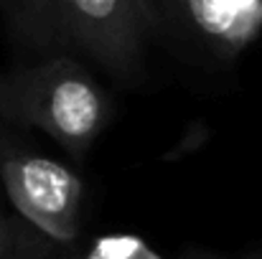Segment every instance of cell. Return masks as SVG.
<instances>
[{
	"mask_svg": "<svg viewBox=\"0 0 262 259\" xmlns=\"http://www.w3.org/2000/svg\"><path fill=\"white\" fill-rule=\"evenodd\" d=\"M242 259H262V254H250V257H242Z\"/></svg>",
	"mask_w": 262,
	"mask_h": 259,
	"instance_id": "11",
	"label": "cell"
},
{
	"mask_svg": "<svg viewBox=\"0 0 262 259\" xmlns=\"http://www.w3.org/2000/svg\"><path fill=\"white\" fill-rule=\"evenodd\" d=\"M10 145V140H8V135H5V130H3V122H0V155H3V150Z\"/></svg>",
	"mask_w": 262,
	"mask_h": 259,
	"instance_id": "8",
	"label": "cell"
},
{
	"mask_svg": "<svg viewBox=\"0 0 262 259\" xmlns=\"http://www.w3.org/2000/svg\"><path fill=\"white\" fill-rule=\"evenodd\" d=\"M186 259H211V257H204V254H193V257H186Z\"/></svg>",
	"mask_w": 262,
	"mask_h": 259,
	"instance_id": "10",
	"label": "cell"
},
{
	"mask_svg": "<svg viewBox=\"0 0 262 259\" xmlns=\"http://www.w3.org/2000/svg\"><path fill=\"white\" fill-rule=\"evenodd\" d=\"M0 180L18 216L54 244H72L82 231L84 183L69 166L41 153L8 145Z\"/></svg>",
	"mask_w": 262,
	"mask_h": 259,
	"instance_id": "2",
	"label": "cell"
},
{
	"mask_svg": "<svg viewBox=\"0 0 262 259\" xmlns=\"http://www.w3.org/2000/svg\"><path fill=\"white\" fill-rule=\"evenodd\" d=\"M161 28L229 61L260 36L262 0H158L156 31Z\"/></svg>",
	"mask_w": 262,
	"mask_h": 259,
	"instance_id": "4",
	"label": "cell"
},
{
	"mask_svg": "<svg viewBox=\"0 0 262 259\" xmlns=\"http://www.w3.org/2000/svg\"><path fill=\"white\" fill-rule=\"evenodd\" d=\"M0 8L15 41L36 51L69 46L59 0H0Z\"/></svg>",
	"mask_w": 262,
	"mask_h": 259,
	"instance_id": "5",
	"label": "cell"
},
{
	"mask_svg": "<svg viewBox=\"0 0 262 259\" xmlns=\"http://www.w3.org/2000/svg\"><path fill=\"white\" fill-rule=\"evenodd\" d=\"M36 237H31L28 229H23L13 216H8L0 206V259L18 257Z\"/></svg>",
	"mask_w": 262,
	"mask_h": 259,
	"instance_id": "6",
	"label": "cell"
},
{
	"mask_svg": "<svg viewBox=\"0 0 262 259\" xmlns=\"http://www.w3.org/2000/svg\"><path fill=\"white\" fill-rule=\"evenodd\" d=\"M156 3H158V0H143V5L148 8V13H150V18H153V23H156Z\"/></svg>",
	"mask_w": 262,
	"mask_h": 259,
	"instance_id": "9",
	"label": "cell"
},
{
	"mask_svg": "<svg viewBox=\"0 0 262 259\" xmlns=\"http://www.w3.org/2000/svg\"><path fill=\"white\" fill-rule=\"evenodd\" d=\"M110 117V94L74 56H46L0 74V122L36 127L72 158H84Z\"/></svg>",
	"mask_w": 262,
	"mask_h": 259,
	"instance_id": "1",
	"label": "cell"
},
{
	"mask_svg": "<svg viewBox=\"0 0 262 259\" xmlns=\"http://www.w3.org/2000/svg\"><path fill=\"white\" fill-rule=\"evenodd\" d=\"M59 257L61 254L56 252V244L54 242H49L46 237H41V239L36 237L18 257H13V259H59Z\"/></svg>",
	"mask_w": 262,
	"mask_h": 259,
	"instance_id": "7",
	"label": "cell"
},
{
	"mask_svg": "<svg viewBox=\"0 0 262 259\" xmlns=\"http://www.w3.org/2000/svg\"><path fill=\"white\" fill-rule=\"evenodd\" d=\"M69 43L115 77H130L156 23L143 0H59Z\"/></svg>",
	"mask_w": 262,
	"mask_h": 259,
	"instance_id": "3",
	"label": "cell"
}]
</instances>
